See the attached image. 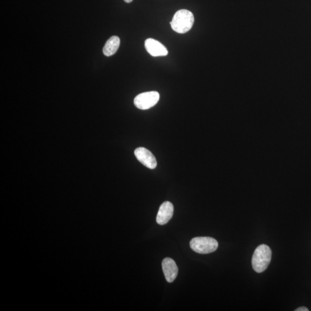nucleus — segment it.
Masks as SVG:
<instances>
[{"label":"nucleus","mask_w":311,"mask_h":311,"mask_svg":"<svg viewBox=\"0 0 311 311\" xmlns=\"http://www.w3.org/2000/svg\"><path fill=\"white\" fill-rule=\"evenodd\" d=\"M125 2H126L127 3H131L133 1V0H124Z\"/></svg>","instance_id":"obj_11"},{"label":"nucleus","mask_w":311,"mask_h":311,"mask_svg":"<svg viewBox=\"0 0 311 311\" xmlns=\"http://www.w3.org/2000/svg\"><path fill=\"white\" fill-rule=\"evenodd\" d=\"M295 311H309V309L307 307H301L296 309Z\"/></svg>","instance_id":"obj_10"},{"label":"nucleus","mask_w":311,"mask_h":311,"mask_svg":"<svg viewBox=\"0 0 311 311\" xmlns=\"http://www.w3.org/2000/svg\"><path fill=\"white\" fill-rule=\"evenodd\" d=\"M272 256V250L268 245H259L253 255L252 266L254 271L258 273L265 271L271 263Z\"/></svg>","instance_id":"obj_2"},{"label":"nucleus","mask_w":311,"mask_h":311,"mask_svg":"<svg viewBox=\"0 0 311 311\" xmlns=\"http://www.w3.org/2000/svg\"><path fill=\"white\" fill-rule=\"evenodd\" d=\"M134 155L138 160L147 168L153 170L157 167V161L155 156L146 148L143 147L137 148L134 151Z\"/></svg>","instance_id":"obj_5"},{"label":"nucleus","mask_w":311,"mask_h":311,"mask_svg":"<svg viewBox=\"0 0 311 311\" xmlns=\"http://www.w3.org/2000/svg\"><path fill=\"white\" fill-rule=\"evenodd\" d=\"M120 46V39L117 36H113L106 42L103 52L107 57L111 56L117 52Z\"/></svg>","instance_id":"obj_9"},{"label":"nucleus","mask_w":311,"mask_h":311,"mask_svg":"<svg viewBox=\"0 0 311 311\" xmlns=\"http://www.w3.org/2000/svg\"><path fill=\"white\" fill-rule=\"evenodd\" d=\"M145 47L148 53L153 57L166 56L169 53L165 46L154 39H147L145 41Z\"/></svg>","instance_id":"obj_7"},{"label":"nucleus","mask_w":311,"mask_h":311,"mask_svg":"<svg viewBox=\"0 0 311 311\" xmlns=\"http://www.w3.org/2000/svg\"><path fill=\"white\" fill-rule=\"evenodd\" d=\"M160 99L159 92L150 91L138 95L134 100V104L138 109L145 110L155 106Z\"/></svg>","instance_id":"obj_4"},{"label":"nucleus","mask_w":311,"mask_h":311,"mask_svg":"<svg viewBox=\"0 0 311 311\" xmlns=\"http://www.w3.org/2000/svg\"><path fill=\"white\" fill-rule=\"evenodd\" d=\"M162 268L167 282H173L178 275V267L173 259L165 258L162 262Z\"/></svg>","instance_id":"obj_8"},{"label":"nucleus","mask_w":311,"mask_h":311,"mask_svg":"<svg viewBox=\"0 0 311 311\" xmlns=\"http://www.w3.org/2000/svg\"><path fill=\"white\" fill-rule=\"evenodd\" d=\"M194 23L193 13L187 9H180L175 13L170 25L179 34H185L191 30Z\"/></svg>","instance_id":"obj_1"},{"label":"nucleus","mask_w":311,"mask_h":311,"mask_svg":"<svg viewBox=\"0 0 311 311\" xmlns=\"http://www.w3.org/2000/svg\"><path fill=\"white\" fill-rule=\"evenodd\" d=\"M174 211V208L173 203L169 201L162 203L156 217L157 223L161 225L168 223L173 216Z\"/></svg>","instance_id":"obj_6"},{"label":"nucleus","mask_w":311,"mask_h":311,"mask_svg":"<svg viewBox=\"0 0 311 311\" xmlns=\"http://www.w3.org/2000/svg\"><path fill=\"white\" fill-rule=\"evenodd\" d=\"M190 245L194 252L207 254L215 252L219 247V243L211 237H197L190 241Z\"/></svg>","instance_id":"obj_3"}]
</instances>
